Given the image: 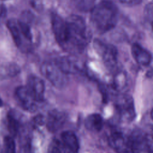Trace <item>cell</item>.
I'll return each instance as SVG.
<instances>
[{"label":"cell","mask_w":153,"mask_h":153,"mask_svg":"<svg viewBox=\"0 0 153 153\" xmlns=\"http://www.w3.org/2000/svg\"><path fill=\"white\" fill-rule=\"evenodd\" d=\"M5 153H16V144L11 136H6L4 141Z\"/></svg>","instance_id":"d6986e66"},{"label":"cell","mask_w":153,"mask_h":153,"mask_svg":"<svg viewBox=\"0 0 153 153\" xmlns=\"http://www.w3.org/2000/svg\"><path fill=\"white\" fill-rule=\"evenodd\" d=\"M131 54L135 61L140 65L148 66L152 60L151 53L137 43H134L131 46Z\"/></svg>","instance_id":"4fadbf2b"},{"label":"cell","mask_w":153,"mask_h":153,"mask_svg":"<svg viewBox=\"0 0 153 153\" xmlns=\"http://www.w3.org/2000/svg\"><path fill=\"white\" fill-rule=\"evenodd\" d=\"M3 1H5V0H3Z\"/></svg>","instance_id":"d4e9b609"},{"label":"cell","mask_w":153,"mask_h":153,"mask_svg":"<svg viewBox=\"0 0 153 153\" xmlns=\"http://www.w3.org/2000/svg\"><path fill=\"white\" fill-rule=\"evenodd\" d=\"M89 34L84 20L77 15H71L65 20V29L59 44L66 51L81 53L89 41Z\"/></svg>","instance_id":"6da1fadb"},{"label":"cell","mask_w":153,"mask_h":153,"mask_svg":"<svg viewBox=\"0 0 153 153\" xmlns=\"http://www.w3.org/2000/svg\"><path fill=\"white\" fill-rule=\"evenodd\" d=\"M5 8L2 5H0V18L4 17L5 15Z\"/></svg>","instance_id":"603a6c76"},{"label":"cell","mask_w":153,"mask_h":153,"mask_svg":"<svg viewBox=\"0 0 153 153\" xmlns=\"http://www.w3.org/2000/svg\"><path fill=\"white\" fill-rule=\"evenodd\" d=\"M121 3L127 5H136L139 4L142 0H118Z\"/></svg>","instance_id":"7402d4cb"},{"label":"cell","mask_w":153,"mask_h":153,"mask_svg":"<svg viewBox=\"0 0 153 153\" xmlns=\"http://www.w3.org/2000/svg\"><path fill=\"white\" fill-rule=\"evenodd\" d=\"M41 72L57 88H62L67 83V75L62 72L54 61L44 63L41 67Z\"/></svg>","instance_id":"277c9868"},{"label":"cell","mask_w":153,"mask_h":153,"mask_svg":"<svg viewBox=\"0 0 153 153\" xmlns=\"http://www.w3.org/2000/svg\"><path fill=\"white\" fill-rule=\"evenodd\" d=\"M61 142L66 153H78L79 144L76 134L72 131H64L60 135Z\"/></svg>","instance_id":"7c38bea8"},{"label":"cell","mask_w":153,"mask_h":153,"mask_svg":"<svg viewBox=\"0 0 153 153\" xmlns=\"http://www.w3.org/2000/svg\"><path fill=\"white\" fill-rule=\"evenodd\" d=\"M132 153H151V145L148 136L140 129H136L130 135Z\"/></svg>","instance_id":"52a82bcc"},{"label":"cell","mask_w":153,"mask_h":153,"mask_svg":"<svg viewBox=\"0 0 153 153\" xmlns=\"http://www.w3.org/2000/svg\"><path fill=\"white\" fill-rule=\"evenodd\" d=\"M96 50L100 54L105 66L109 70H114L118 62V51L117 48L111 44H106L96 39L94 41Z\"/></svg>","instance_id":"5b68a950"},{"label":"cell","mask_w":153,"mask_h":153,"mask_svg":"<svg viewBox=\"0 0 153 153\" xmlns=\"http://www.w3.org/2000/svg\"><path fill=\"white\" fill-rule=\"evenodd\" d=\"M44 117L41 115H38L36 117H35L33 120V124L35 127H38L44 124Z\"/></svg>","instance_id":"44dd1931"},{"label":"cell","mask_w":153,"mask_h":153,"mask_svg":"<svg viewBox=\"0 0 153 153\" xmlns=\"http://www.w3.org/2000/svg\"><path fill=\"white\" fill-rule=\"evenodd\" d=\"M99 88H100V93H102L103 101L105 103H107L109 98H108V91H107L106 87L103 85H100L99 87Z\"/></svg>","instance_id":"ffe728a7"},{"label":"cell","mask_w":153,"mask_h":153,"mask_svg":"<svg viewBox=\"0 0 153 153\" xmlns=\"http://www.w3.org/2000/svg\"><path fill=\"white\" fill-rule=\"evenodd\" d=\"M15 98L19 105L25 111L33 112L37 109V102L26 86H19L15 91Z\"/></svg>","instance_id":"ba28073f"},{"label":"cell","mask_w":153,"mask_h":153,"mask_svg":"<svg viewBox=\"0 0 153 153\" xmlns=\"http://www.w3.org/2000/svg\"><path fill=\"white\" fill-rule=\"evenodd\" d=\"M7 26L16 46L23 51H29L31 49V44L25 39L20 30L18 20L10 19L7 23Z\"/></svg>","instance_id":"9c48e42d"},{"label":"cell","mask_w":153,"mask_h":153,"mask_svg":"<svg viewBox=\"0 0 153 153\" xmlns=\"http://www.w3.org/2000/svg\"><path fill=\"white\" fill-rule=\"evenodd\" d=\"M54 62L62 72L66 75L76 74L81 71V69L76 61L74 60L72 57L67 56L62 57L57 59Z\"/></svg>","instance_id":"5bb4252c"},{"label":"cell","mask_w":153,"mask_h":153,"mask_svg":"<svg viewBox=\"0 0 153 153\" xmlns=\"http://www.w3.org/2000/svg\"><path fill=\"white\" fill-rule=\"evenodd\" d=\"M115 106L120 118L124 121L131 122L136 117L134 100L130 95L122 93L116 98Z\"/></svg>","instance_id":"3957f363"},{"label":"cell","mask_w":153,"mask_h":153,"mask_svg":"<svg viewBox=\"0 0 153 153\" xmlns=\"http://www.w3.org/2000/svg\"><path fill=\"white\" fill-rule=\"evenodd\" d=\"M26 86L37 102H41L44 100L45 88L41 78L35 75H30L27 78Z\"/></svg>","instance_id":"30bf717a"},{"label":"cell","mask_w":153,"mask_h":153,"mask_svg":"<svg viewBox=\"0 0 153 153\" xmlns=\"http://www.w3.org/2000/svg\"><path fill=\"white\" fill-rule=\"evenodd\" d=\"M108 143L117 153H132L130 136L121 131H112L108 137Z\"/></svg>","instance_id":"8992f818"},{"label":"cell","mask_w":153,"mask_h":153,"mask_svg":"<svg viewBox=\"0 0 153 153\" xmlns=\"http://www.w3.org/2000/svg\"><path fill=\"white\" fill-rule=\"evenodd\" d=\"M47 153H66V151L61 141L57 139H53L48 146Z\"/></svg>","instance_id":"ac0fdd59"},{"label":"cell","mask_w":153,"mask_h":153,"mask_svg":"<svg viewBox=\"0 0 153 153\" xmlns=\"http://www.w3.org/2000/svg\"><path fill=\"white\" fill-rule=\"evenodd\" d=\"M127 85V77L124 72H117L112 79V88L116 91H123Z\"/></svg>","instance_id":"2e32d148"},{"label":"cell","mask_w":153,"mask_h":153,"mask_svg":"<svg viewBox=\"0 0 153 153\" xmlns=\"http://www.w3.org/2000/svg\"><path fill=\"white\" fill-rule=\"evenodd\" d=\"M66 121V115L64 112L54 109L51 111L48 114L46 127L49 131L55 133L63 126Z\"/></svg>","instance_id":"8fae6325"},{"label":"cell","mask_w":153,"mask_h":153,"mask_svg":"<svg viewBox=\"0 0 153 153\" xmlns=\"http://www.w3.org/2000/svg\"><path fill=\"white\" fill-rule=\"evenodd\" d=\"M118 10L109 1H103L91 10L90 22L96 32L104 33L113 29L117 23Z\"/></svg>","instance_id":"7a4b0ae2"},{"label":"cell","mask_w":153,"mask_h":153,"mask_svg":"<svg viewBox=\"0 0 153 153\" xmlns=\"http://www.w3.org/2000/svg\"><path fill=\"white\" fill-rule=\"evenodd\" d=\"M2 105H3L2 100V99H1V97H0V107H1V106H2Z\"/></svg>","instance_id":"cb8c5ba5"},{"label":"cell","mask_w":153,"mask_h":153,"mask_svg":"<svg viewBox=\"0 0 153 153\" xmlns=\"http://www.w3.org/2000/svg\"><path fill=\"white\" fill-rule=\"evenodd\" d=\"M103 120L99 114H91L85 118L84 124L85 128L91 131H100L103 127Z\"/></svg>","instance_id":"9a60e30c"},{"label":"cell","mask_w":153,"mask_h":153,"mask_svg":"<svg viewBox=\"0 0 153 153\" xmlns=\"http://www.w3.org/2000/svg\"><path fill=\"white\" fill-rule=\"evenodd\" d=\"M7 127L11 137H13L17 135L20 128L19 120L11 112H9L7 115Z\"/></svg>","instance_id":"e0dca14e"}]
</instances>
